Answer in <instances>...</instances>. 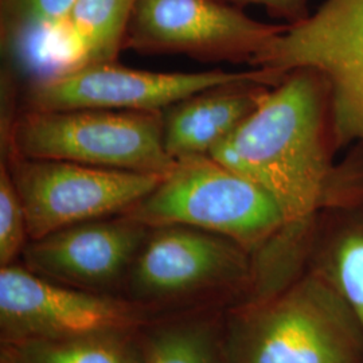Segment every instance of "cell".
<instances>
[{"instance_id": "52a82bcc", "label": "cell", "mask_w": 363, "mask_h": 363, "mask_svg": "<svg viewBox=\"0 0 363 363\" xmlns=\"http://www.w3.org/2000/svg\"><path fill=\"white\" fill-rule=\"evenodd\" d=\"M21 196L30 240L67 226L123 214L164 175L81 163L1 156Z\"/></svg>"}, {"instance_id": "d6986e66", "label": "cell", "mask_w": 363, "mask_h": 363, "mask_svg": "<svg viewBox=\"0 0 363 363\" xmlns=\"http://www.w3.org/2000/svg\"><path fill=\"white\" fill-rule=\"evenodd\" d=\"M229 4H257L276 18L286 21V25H296L310 16L308 0H222Z\"/></svg>"}, {"instance_id": "2e32d148", "label": "cell", "mask_w": 363, "mask_h": 363, "mask_svg": "<svg viewBox=\"0 0 363 363\" xmlns=\"http://www.w3.org/2000/svg\"><path fill=\"white\" fill-rule=\"evenodd\" d=\"M138 0H76L66 31L73 66L115 62Z\"/></svg>"}, {"instance_id": "8992f818", "label": "cell", "mask_w": 363, "mask_h": 363, "mask_svg": "<svg viewBox=\"0 0 363 363\" xmlns=\"http://www.w3.org/2000/svg\"><path fill=\"white\" fill-rule=\"evenodd\" d=\"M252 65L284 77L310 70L323 79L337 147L363 145V0H325L286 28Z\"/></svg>"}, {"instance_id": "7c38bea8", "label": "cell", "mask_w": 363, "mask_h": 363, "mask_svg": "<svg viewBox=\"0 0 363 363\" xmlns=\"http://www.w3.org/2000/svg\"><path fill=\"white\" fill-rule=\"evenodd\" d=\"M272 85L241 81L195 93L162 111L163 143L172 159L210 155L259 103Z\"/></svg>"}, {"instance_id": "30bf717a", "label": "cell", "mask_w": 363, "mask_h": 363, "mask_svg": "<svg viewBox=\"0 0 363 363\" xmlns=\"http://www.w3.org/2000/svg\"><path fill=\"white\" fill-rule=\"evenodd\" d=\"M286 27L255 21L222 0H138L124 48L252 65Z\"/></svg>"}, {"instance_id": "e0dca14e", "label": "cell", "mask_w": 363, "mask_h": 363, "mask_svg": "<svg viewBox=\"0 0 363 363\" xmlns=\"http://www.w3.org/2000/svg\"><path fill=\"white\" fill-rule=\"evenodd\" d=\"M76 0H0V37L7 54H34L65 37Z\"/></svg>"}, {"instance_id": "5bb4252c", "label": "cell", "mask_w": 363, "mask_h": 363, "mask_svg": "<svg viewBox=\"0 0 363 363\" xmlns=\"http://www.w3.org/2000/svg\"><path fill=\"white\" fill-rule=\"evenodd\" d=\"M225 311L162 315L140 327L143 363H226Z\"/></svg>"}, {"instance_id": "9a60e30c", "label": "cell", "mask_w": 363, "mask_h": 363, "mask_svg": "<svg viewBox=\"0 0 363 363\" xmlns=\"http://www.w3.org/2000/svg\"><path fill=\"white\" fill-rule=\"evenodd\" d=\"M0 363H143L138 330L0 343Z\"/></svg>"}, {"instance_id": "277c9868", "label": "cell", "mask_w": 363, "mask_h": 363, "mask_svg": "<svg viewBox=\"0 0 363 363\" xmlns=\"http://www.w3.org/2000/svg\"><path fill=\"white\" fill-rule=\"evenodd\" d=\"M52 159L166 175L162 111L25 109L1 127V156Z\"/></svg>"}, {"instance_id": "3957f363", "label": "cell", "mask_w": 363, "mask_h": 363, "mask_svg": "<svg viewBox=\"0 0 363 363\" xmlns=\"http://www.w3.org/2000/svg\"><path fill=\"white\" fill-rule=\"evenodd\" d=\"M253 253L220 234L183 225L151 228L132 264L123 296L155 316L229 310L247 298Z\"/></svg>"}, {"instance_id": "5b68a950", "label": "cell", "mask_w": 363, "mask_h": 363, "mask_svg": "<svg viewBox=\"0 0 363 363\" xmlns=\"http://www.w3.org/2000/svg\"><path fill=\"white\" fill-rule=\"evenodd\" d=\"M123 216L148 228L183 225L255 253L286 223L272 196L210 155L177 159L155 189Z\"/></svg>"}, {"instance_id": "7a4b0ae2", "label": "cell", "mask_w": 363, "mask_h": 363, "mask_svg": "<svg viewBox=\"0 0 363 363\" xmlns=\"http://www.w3.org/2000/svg\"><path fill=\"white\" fill-rule=\"evenodd\" d=\"M225 347L226 363H363V330L334 286L307 268L226 310Z\"/></svg>"}, {"instance_id": "ac0fdd59", "label": "cell", "mask_w": 363, "mask_h": 363, "mask_svg": "<svg viewBox=\"0 0 363 363\" xmlns=\"http://www.w3.org/2000/svg\"><path fill=\"white\" fill-rule=\"evenodd\" d=\"M30 241L26 214L11 174L0 164V267L15 264Z\"/></svg>"}, {"instance_id": "4fadbf2b", "label": "cell", "mask_w": 363, "mask_h": 363, "mask_svg": "<svg viewBox=\"0 0 363 363\" xmlns=\"http://www.w3.org/2000/svg\"><path fill=\"white\" fill-rule=\"evenodd\" d=\"M308 268L334 286L363 330V201L319 214Z\"/></svg>"}, {"instance_id": "6da1fadb", "label": "cell", "mask_w": 363, "mask_h": 363, "mask_svg": "<svg viewBox=\"0 0 363 363\" xmlns=\"http://www.w3.org/2000/svg\"><path fill=\"white\" fill-rule=\"evenodd\" d=\"M327 113L323 79L286 73L210 156L271 195L286 223H312L325 210L363 201V178L330 164Z\"/></svg>"}, {"instance_id": "8fae6325", "label": "cell", "mask_w": 363, "mask_h": 363, "mask_svg": "<svg viewBox=\"0 0 363 363\" xmlns=\"http://www.w3.org/2000/svg\"><path fill=\"white\" fill-rule=\"evenodd\" d=\"M150 229L123 214L81 222L30 240L22 265L62 286L123 296Z\"/></svg>"}, {"instance_id": "9c48e42d", "label": "cell", "mask_w": 363, "mask_h": 363, "mask_svg": "<svg viewBox=\"0 0 363 363\" xmlns=\"http://www.w3.org/2000/svg\"><path fill=\"white\" fill-rule=\"evenodd\" d=\"M155 318L124 296L62 286L25 265L0 268V343L138 330Z\"/></svg>"}, {"instance_id": "ba28073f", "label": "cell", "mask_w": 363, "mask_h": 363, "mask_svg": "<svg viewBox=\"0 0 363 363\" xmlns=\"http://www.w3.org/2000/svg\"><path fill=\"white\" fill-rule=\"evenodd\" d=\"M283 77L255 69L247 72L155 73L116 62L73 66L33 81L25 93L26 109L163 111L195 93L241 81L276 85Z\"/></svg>"}]
</instances>
